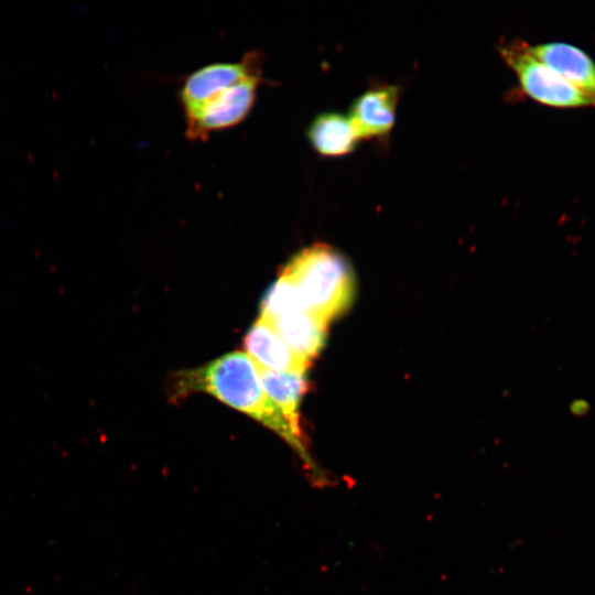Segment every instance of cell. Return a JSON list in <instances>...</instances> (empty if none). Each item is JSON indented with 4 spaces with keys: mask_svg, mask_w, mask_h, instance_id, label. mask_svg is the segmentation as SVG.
Wrapping results in <instances>:
<instances>
[{
    "mask_svg": "<svg viewBox=\"0 0 595 595\" xmlns=\"http://www.w3.org/2000/svg\"><path fill=\"white\" fill-rule=\"evenodd\" d=\"M176 391L178 396L198 391L212 394L273 430L305 457L303 443L268 398L258 366L247 354L229 353L182 372L176 380Z\"/></svg>",
    "mask_w": 595,
    "mask_h": 595,
    "instance_id": "6da1fadb",
    "label": "cell"
},
{
    "mask_svg": "<svg viewBox=\"0 0 595 595\" xmlns=\"http://www.w3.org/2000/svg\"><path fill=\"white\" fill-rule=\"evenodd\" d=\"M304 309L328 324L351 303L354 281L345 258L325 244L302 249L283 268Z\"/></svg>",
    "mask_w": 595,
    "mask_h": 595,
    "instance_id": "7a4b0ae2",
    "label": "cell"
},
{
    "mask_svg": "<svg viewBox=\"0 0 595 595\" xmlns=\"http://www.w3.org/2000/svg\"><path fill=\"white\" fill-rule=\"evenodd\" d=\"M499 53L516 74L521 89L533 100L554 108L595 106V101L539 61L530 45L520 41L505 42Z\"/></svg>",
    "mask_w": 595,
    "mask_h": 595,
    "instance_id": "3957f363",
    "label": "cell"
},
{
    "mask_svg": "<svg viewBox=\"0 0 595 595\" xmlns=\"http://www.w3.org/2000/svg\"><path fill=\"white\" fill-rule=\"evenodd\" d=\"M261 80L262 77H252L229 86L185 117L187 139L206 140L212 132L240 123L255 105Z\"/></svg>",
    "mask_w": 595,
    "mask_h": 595,
    "instance_id": "277c9868",
    "label": "cell"
},
{
    "mask_svg": "<svg viewBox=\"0 0 595 595\" xmlns=\"http://www.w3.org/2000/svg\"><path fill=\"white\" fill-rule=\"evenodd\" d=\"M262 53L255 50L245 54L239 62L208 64L193 72L180 91L184 116L192 115L204 102L229 86L248 78L262 77Z\"/></svg>",
    "mask_w": 595,
    "mask_h": 595,
    "instance_id": "5b68a950",
    "label": "cell"
},
{
    "mask_svg": "<svg viewBox=\"0 0 595 595\" xmlns=\"http://www.w3.org/2000/svg\"><path fill=\"white\" fill-rule=\"evenodd\" d=\"M399 88L394 85H379L358 96L348 117L359 138L372 139L387 136L396 121Z\"/></svg>",
    "mask_w": 595,
    "mask_h": 595,
    "instance_id": "8992f818",
    "label": "cell"
},
{
    "mask_svg": "<svg viewBox=\"0 0 595 595\" xmlns=\"http://www.w3.org/2000/svg\"><path fill=\"white\" fill-rule=\"evenodd\" d=\"M532 54L595 101V62L583 50L562 42L530 46Z\"/></svg>",
    "mask_w": 595,
    "mask_h": 595,
    "instance_id": "52a82bcc",
    "label": "cell"
},
{
    "mask_svg": "<svg viewBox=\"0 0 595 595\" xmlns=\"http://www.w3.org/2000/svg\"><path fill=\"white\" fill-rule=\"evenodd\" d=\"M245 348L260 368L305 375L310 366L288 347L272 325L261 316L248 331Z\"/></svg>",
    "mask_w": 595,
    "mask_h": 595,
    "instance_id": "ba28073f",
    "label": "cell"
},
{
    "mask_svg": "<svg viewBox=\"0 0 595 595\" xmlns=\"http://www.w3.org/2000/svg\"><path fill=\"white\" fill-rule=\"evenodd\" d=\"M267 321L288 347L309 365L324 345L327 323L307 311Z\"/></svg>",
    "mask_w": 595,
    "mask_h": 595,
    "instance_id": "9c48e42d",
    "label": "cell"
},
{
    "mask_svg": "<svg viewBox=\"0 0 595 595\" xmlns=\"http://www.w3.org/2000/svg\"><path fill=\"white\" fill-rule=\"evenodd\" d=\"M307 139L318 154L327 158L353 152L359 141L348 115L336 111L317 115L309 126Z\"/></svg>",
    "mask_w": 595,
    "mask_h": 595,
    "instance_id": "30bf717a",
    "label": "cell"
},
{
    "mask_svg": "<svg viewBox=\"0 0 595 595\" xmlns=\"http://www.w3.org/2000/svg\"><path fill=\"white\" fill-rule=\"evenodd\" d=\"M259 369V376L268 398L281 412L293 434L302 442L299 405L306 389L305 375Z\"/></svg>",
    "mask_w": 595,
    "mask_h": 595,
    "instance_id": "8fae6325",
    "label": "cell"
}]
</instances>
